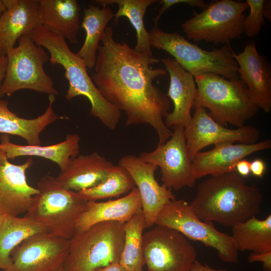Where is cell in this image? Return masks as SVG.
I'll list each match as a JSON object with an SVG mask.
<instances>
[{
  "instance_id": "6da1fadb",
  "label": "cell",
  "mask_w": 271,
  "mask_h": 271,
  "mask_svg": "<svg viewBox=\"0 0 271 271\" xmlns=\"http://www.w3.org/2000/svg\"><path fill=\"white\" fill-rule=\"evenodd\" d=\"M159 61L137 52L124 42L116 41L111 27L108 26L98 49L91 79L108 101L125 112L126 125L150 124L161 144L173 131L163 119L169 113V97L154 84L155 79L167 72L150 66Z\"/></svg>"
},
{
  "instance_id": "7a4b0ae2",
  "label": "cell",
  "mask_w": 271,
  "mask_h": 271,
  "mask_svg": "<svg viewBox=\"0 0 271 271\" xmlns=\"http://www.w3.org/2000/svg\"><path fill=\"white\" fill-rule=\"evenodd\" d=\"M262 200L259 187L247 184L244 177L232 172L211 176L201 182L189 204L201 220L232 227L256 216Z\"/></svg>"
},
{
  "instance_id": "3957f363",
  "label": "cell",
  "mask_w": 271,
  "mask_h": 271,
  "mask_svg": "<svg viewBox=\"0 0 271 271\" xmlns=\"http://www.w3.org/2000/svg\"><path fill=\"white\" fill-rule=\"evenodd\" d=\"M29 36L36 45L49 52L51 64L60 65L64 69L65 77L68 81L66 99L71 100L78 96L86 97L91 104L90 114L107 128L114 130L119 122L121 111L102 96L88 75L84 62L71 51L65 38L42 25Z\"/></svg>"
},
{
  "instance_id": "277c9868",
  "label": "cell",
  "mask_w": 271,
  "mask_h": 271,
  "mask_svg": "<svg viewBox=\"0 0 271 271\" xmlns=\"http://www.w3.org/2000/svg\"><path fill=\"white\" fill-rule=\"evenodd\" d=\"M194 79L197 93L193 108L198 106L208 109L209 115L222 125L229 123L242 127L259 109L240 79L228 80L206 73L195 76Z\"/></svg>"
},
{
  "instance_id": "5b68a950",
  "label": "cell",
  "mask_w": 271,
  "mask_h": 271,
  "mask_svg": "<svg viewBox=\"0 0 271 271\" xmlns=\"http://www.w3.org/2000/svg\"><path fill=\"white\" fill-rule=\"evenodd\" d=\"M37 185L40 192L34 197L25 216L45 226L49 233L70 239L88 201L50 175L42 177Z\"/></svg>"
},
{
  "instance_id": "8992f818",
  "label": "cell",
  "mask_w": 271,
  "mask_h": 271,
  "mask_svg": "<svg viewBox=\"0 0 271 271\" xmlns=\"http://www.w3.org/2000/svg\"><path fill=\"white\" fill-rule=\"evenodd\" d=\"M124 224L115 221L96 223L76 231L69 239L64 263L69 271H93L119 263L124 240Z\"/></svg>"
},
{
  "instance_id": "52a82bcc",
  "label": "cell",
  "mask_w": 271,
  "mask_h": 271,
  "mask_svg": "<svg viewBox=\"0 0 271 271\" xmlns=\"http://www.w3.org/2000/svg\"><path fill=\"white\" fill-rule=\"evenodd\" d=\"M151 47L164 50L194 77L213 73L228 80L238 79V65L229 45L207 51L192 43L178 32L167 33L158 26L149 32Z\"/></svg>"
},
{
  "instance_id": "ba28073f",
  "label": "cell",
  "mask_w": 271,
  "mask_h": 271,
  "mask_svg": "<svg viewBox=\"0 0 271 271\" xmlns=\"http://www.w3.org/2000/svg\"><path fill=\"white\" fill-rule=\"evenodd\" d=\"M18 42V46L6 55L7 65L0 89V98L25 89L48 96L59 95L52 79L44 69V64L49 58L43 47L36 45L29 34L20 37Z\"/></svg>"
},
{
  "instance_id": "9c48e42d",
  "label": "cell",
  "mask_w": 271,
  "mask_h": 271,
  "mask_svg": "<svg viewBox=\"0 0 271 271\" xmlns=\"http://www.w3.org/2000/svg\"><path fill=\"white\" fill-rule=\"evenodd\" d=\"M246 2L220 0L212 2L200 13H195L181 24L187 37L194 42L229 45L241 37Z\"/></svg>"
},
{
  "instance_id": "30bf717a",
  "label": "cell",
  "mask_w": 271,
  "mask_h": 271,
  "mask_svg": "<svg viewBox=\"0 0 271 271\" xmlns=\"http://www.w3.org/2000/svg\"><path fill=\"white\" fill-rule=\"evenodd\" d=\"M155 224L172 228L187 239L199 241L215 249L223 262L238 261V251L231 236L217 230L212 222L204 221L198 218L189 203L183 199H174L165 204L158 215Z\"/></svg>"
},
{
  "instance_id": "8fae6325",
  "label": "cell",
  "mask_w": 271,
  "mask_h": 271,
  "mask_svg": "<svg viewBox=\"0 0 271 271\" xmlns=\"http://www.w3.org/2000/svg\"><path fill=\"white\" fill-rule=\"evenodd\" d=\"M143 251L148 271H191L197 257L185 236L158 225L143 233Z\"/></svg>"
},
{
  "instance_id": "7c38bea8",
  "label": "cell",
  "mask_w": 271,
  "mask_h": 271,
  "mask_svg": "<svg viewBox=\"0 0 271 271\" xmlns=\"http://www.w3.org/2000/svg\"><path fill=\"white\" fill-rule=\"evenodd\" d=\"M172 128V135L166 142L158 144L153 151L143 152L139 157L160 168L163 185L167 188L179 190L193 187L197 179L187 148L184 128Z\"/></svg>"
},
{
  "instance_id": "4fadbf2b",
  "label": "cell",
  "mask_w": 271,
  "mask_h": 271,
  "mask_svg": "<svg viewBox=\"0 0 271 271\" xmlns=\"http://www.w3.org/2000/svg\"><path fill=\"white\" fill-rule=\"evenodd\" d=\"M69 248L68 239L47 232L34 234L12 251L9 271H54L64 263Z\"/></svg>"
},
{
  "instance_id": "5bb4252c",
  "label": "cell",
  "mask_w": 271,
  "mask_h": 271,
  "mask_svg": "<svg viewBox=\"0 0 271 271\" xmlns=\"http://www.w3.org/2000/svg\"><path fill=\"white\" fill-rule=\"evenodd\" d=\"M194 108V115L184 128L187 148L192 161L208 146L224 142L251 144L257 143L259 138V131L254 126L248 125L230 129L215 121L205 108L198 106Z\"/></svg>"
},
{
  "instance_id": "9a60e30c",
  "label": "cell",
  "mask_w": 271,
  "mask_h": 271,
  "mask_svg": "<svg viewBox=\"0 0 271 271\" xmlns=\"http://www.w3.org/2000/svg\"><path fill=\"white\" fill-rule=\"evenodd\" d=\"M119 164L128 171L139 190L145 228L152 227L164 205L176 199L174 194L171 189L160 185L156 180L155 174L158 167L156 165L132 155L122 157Z\"/></svg>"
},
{
  "instance_id": "2e32d148",
  "label": "cell",
  "mask_w": 271,
  "mask_h": 271,
  "mask_svg": "<svg viewBox=\"0 0 271 271\" xmlns=\"http://www.w3.org/2000/svg\"><path fill=\"white\" fill-rule=\"evenodd\" d=\"M33 164L32 158L15 165L9 161L0 147V213L19 216L27 212L40 191L27 182L26 172Z\"/></svg>"
},
{
  "instance_id": "e0dca14e",
  "label": "cell",
  "mask_w": 271,
  "mask_h": 271,
  "mask_svg": "<svg viewBox=\"0 0 271 271\" xmlns=\"http://www.w3.org/2000/svg\"><path fill=\"white\" fill-rule=\"evenodd\" d=\"M238 65L240 80L245 84L247 92L258 108L266 113L271 110V70L269 63L260 55L252 39L243 50L233 53Z\"/></svg>"
},
{
  "instance_id": "ac0fdd59",
  "label": "cell",
  "mask_w": 271,
  "mask_h": 271,
  "mask_svg": "<svg viewBox=\"0 0 271 271\" xmlns=\"http://www.w3.org/2000/svg\"><path fill=\"white\" fill-rule=\"evenodd\" d=\"M271 140L251 144L224 142L214 145L211 150L199 152L192 160L196 179L207 175L214 176L236 172L235 166L240 160L252 153L268 150Z\"/></svg>"
},
{
  "instance_id": "d6986e66",
  "label": "cell",
  "mask_w": 271,
  "mask_h": 271,
  "mask_svg": "<svg viewBox=\"0 0 271 271\" xmlns=\"http://www.w3.org/2000/svg\"><path fill=\"white\" fill-rule=\"evenodd\" d=\"M161 61L170 76L167 95L174 105L173 110L166 115L164 122L168 128L175 126L185 128L192 119L191 110L197 96L194 77L174 59L162 58Z\"/></svg>"
},
{
  "instance_id": "ffe728a7",
  "label": "cell",
  "mask_w": 271,
  "mask_h": 271,
  "mask_svg": "<svg viewBox=\"0 0 271 271\" xmlns=\"http://www.w3.org/2000/svg\"><path fill=\"white\" fill-rule=\"evenodd\" d=\"M0 17V53L7 55L17 41L41 25L38 0H4Z\"/></svg>"
},
{
  "instance_id": "44dd1931",
  "label": "cell",
  "mask_w": 271,
  "mask_h": 271,
  "mask_svg": "<svg viewBox=\"0 0 271 271\" xmlns=\"http://www.w3.org/2000/svg\"><path fill=\"white\" fill-rule=\"evenodd\" d=\"M112 164L97 152L71 157L66 170L56 178L66 189L78 192L105 180Z\"/></svg>"
},
{
  "instance_id": "7402d4cb",
  "label": "cell",
  "mask_w": 271,
  "mask_h": 271,
  "mask_svg": "<svg viewBox=\"0 0 271 271\" xmlns=\"http://www.w3.org/2000/svg\"><path fill=\"white\" fill-rule=\"evenodd\" d=\"M142 209L141 196L136 187L127 195L117 199L100 202L88 201L85 211L76 223V230L82 231L103 221L126 223Z\"/></svg>"
},
{
  "instance_id": "603a6c76",
  "label": "cell",
  "mask_w": 271,
  "mask_h": 271,
  "mask_svg": "<svg viewBox=\"0 0 271 271\" xmlns=\"http://www.w3.org/2000/svg\"><path fill=\"white\" fill-rule=\"evenodd\" d=\"M55 97L49 95V105L44 113L32 119L18 116L9 109L8 101L0 100V133L20 137L29 145L40 146V133L48 125L64 118L57 115L53 108Z\"/></svg>"
},
{
  "instance_id": "cb8c5ba5",
  "label": "cell",
  "mask_w": 271,
  "mask_h": 271,
  "mask_svg": "<svg viewBox=\"0 0 271 271\" xmlns=\"http://www.w3.org/2000/svg\"><path fill=\"white\" fill-rule=\"evenodd\" d=\"M41 25L62 35L71 43L77 42L80 6L76 0H38Z\"/></svg>"
},
{
  "instance_id": "d4e9b609",
  "label": "cell",
  "mask_w": 271,
  "mask_h": 271,
  "mask_svg": "<svg viewBox=\"0 0 271 271\" xmlns=\"http://www.w3.org/2000/svg\"><path fill=\"white\" fill-rule=\"evenodd\" d=\"M80 141L79 136L74 133L68 134L64 141L54 145H20L12 143L7 134H3L1 137L0 147L8 159L27 156L42 157L57 164L61 172H63L69 159L79 154Z\"/></svg>"
},
{
  "instance_id": "484cf974",
  "label": "cell",
  "mask_w": 271,
  "mask_h": 271,
  "mask_svg": "<svg viewBox=\"0 0 271 271\" xmlns=\"http://www.w3.org/2000/svg\"><path fill=\"white\" fill-rule=\"evenodd\" d=\"M49 232L44 225L27 216L6 215L0 224V268L9 271L14 249L29 236Z\"/></svg>"
},
{
  "instance_id": "4316f807",
  "label": "cell",
  "mask_w": 271,
  "mask_h": 271,
  "mask_svg": "<svg viewBox=\"0 0 271 271\" xmlns=\"http://www.w3.org/2000/svg\"><path fill=\"white\" fill-rule=\"evenodd\" d=\"M113 17L114 14L109 7L99 8L90 5L84 9L81 27L85 31V38L76 54L82 60L86 68L94 67L99 43L108 23Z\"/></svg>"
},
{
  "instance_id": "83f0119b",
  "label": "cell",
  "mask_w": 271,
  "mask_h": 271,
  "mask_svg": "<svg viewBox=\"0 0 271 271\" xmlns=\"http://www.w3.org/2000/svg\"><path fill=\"white\" fill-rule=\"evenodd\" d=\"M233 243L238 251L253 253L271 251V215L260 220L254 216L232 227Z\"/></svg>"
},
{
  "instance_id": "f1b7e54d",
  "label": "cell",
  "mask_w": 271,
  "mask_h": 271,
  "mask_svg": "<svg viewBox=\"0 0 271 271\" xmlns=\"http://www.w3.org/2000/svg\"><path fill=\"white\" fill-rule=\"evenodd\" d=\"M96 3L103 7L116 4L118 9L114 17L117 20L121 17H126L136 32L137 44L133 48L141 54L154 57L151 50L149 32L144 24V16L147 8L157 0H96Z\"/></svg>"
},
{
  "instance_id": "f546056e",
  "label": "cell",
  "mask_w": 271,
  "mask_h": 271,
  "mask_svg": "<svg viewBox=\"0 0 271 271\" xmlns=\"http://www.w3.org/2000/svg\"><path fill=\"white\" fill-rule=\"evenodd\" d=\"M145 220L142 209L124 224V240L119 263L126 271H143Z\"/></svg>"
},
{
  "instance_id": "4dcf8cb0",
  "label": "cell",
  "mask_w": 271,
  "mask_h": 271,
  "mask_svg": "<svg viewBox=\"0 0 271 271\" xmlns=\"http://www.w3.org/2000/svg\"><path fill=\"white\" fill-rule=\"evenodd\" d=\"M136 186L128 171L118 165L110 168L106 178L100 184L77 192L78 195L87 201L116 197L129 193Z\"/></svg>"
},
{
  "instance_id": "1f68e13d",
  "label": "cell",
  "mask_w": 271,
  "mask_h": 271,
  "mask_svg": "<svg viewBox=\"0 0 271 271\" xmlns=\"http://www.w3.org/2000/svg\"><path fill=\"white\" fill-rule=\"evenodd\" d=\"M265 0H246L249 13L245 16L243 23V33L248 37L259 33L264 25V8Z\"/></svg>"
},
{
  "instance_id": "d6a6232c",
  "label": "cell",
  "mask_w": 271,
  "mask_h": 271,
  "mask_svg": "<svg viewBox=\"0 0 271 271\" xmlns=\"http://www.w3.org/2000/svg\"><path fill=\"white\" fill-rule=\"evenodd\" d=\"M162 7L157 16L153 19L155 26H158V22L163 15L170 7L179 4H186L191 7H198L202 9L207 8L208 5L202 0H162L160 1Z\"/></svg>"
},
{
  "instance_id": "836d02e7",
  "label": "cell",
  "mask_w": 271,
  "mask_h": 271,
  "mask_svg": "<svg viewBox=\"0 0 271 271\" xmlns=\"http://www.w3.org/2000/svg\"><path fill=\"white\" fill-rule=\"evenodd\" d=\"M248 261L249 262H261L263 271H271V251L263 253L252 252L248 255Z\"/></svg>"
},
{
  "instance_id": "e575fe53",
  "label": "cell",
  "mask_w": 271,
  "mask_h": 271,
  "mask_svg": "<svg viewBox=\"0 0 271 271\" xmlns=\"http://www.w3.org/2000/svg\"><path fill=\"white\" fill-rule=\"evenodd\" d=\"M266 166L264 162L260 159H256L250 162V170L251 174L257 177L261 178L265 171Z\"/></svg>"
},
{
  "instance_id": "d590c367",
  "label": "cell",
  "mask_w": 271,
  "mask_h": 271,
  "mask_svg": "<svg viewBox=\"0 0 271 271\" xmlns=\"http://www.w3.org/2000/svg\"><path fill=\"white\" fill-rule=\"evenodd\" d=\"M250 162L244 159L240 160L236 164V172L243 177L248 176L250 173Z\"/></svg>"
},
{
  "instance_id": "8d00e7d4",
  "label": "cell",
  "mask_w": 271,
  "mask_h": 271,
  "mask_svg": "<svg viewBox=\"0 0 271 271\" xmlns=\"http://www.w3.org/2000/svg\"><path fill=\"white\" fill-rule=\"evenodd\" d=\"M191 271H229L226 269H215L207 264H202L197 259L192 265Z\"/></svg>"
},
{
  "instance_id": "74e56055",
  "label": "cell",
  "mask_w": 271,
  "mask_h": 271,
  "mask_svg": "<svg viewBox=\"0 0 271 271\" xmlns=\"http://www.w3.org/2000/svg\"><path fill=\"white\" fill-rule=\"evenodd\" d=\"M7 65V56L0 53V89L5 77Z\"/></svg>"
},
{
  "instance_id": "f35d334b",
  "label": "cell",
  "mask_w": 271,
  "mask_h": 271,
  "mask_svg": "<svg viewBox=\"0 0 271 271\" xmlns=\"http://www.w3.org/2000/svg\"><path fill=\"white\" fill-rule=\"evenodd\" d=\"M93 271H126L119 263H114L108 265L98 268Z\"/></svg>"
},
{
  "instance_id": "ab89813d",
  "label": "cell",
  "mask_w": 271,
  "mask_h": 271,
  "mask_svg": "<svg viewBox=\"0 0 271 271\" xmlns=\"http://www.w3.org/2000/svg\"><path fill=\"white\" fill-rule=\"evenodd\" d=\"M271 1H265L264 8V18L267 19L268 21H271Z\"/></svg>"
},
{
  "instance_id": "60d3db41",
  "label": "cell",
  "mask_w": 271,
  "mask_h": 271,
  "mask_svg": "<svg viewBox=\"0 0 271 271\" xmlns=\"http://www.w3.org/2000/svg\"><path fill=\"white\" fill-rule=\"evenodd\" d=\"M6 10V6L4 0H0V17Z\"/></svg>"
},
{
  "instance_id": "b9f144b4",
  "label": "cell",
  "mask_w": 271,
  "mask_h": 271,
  "mask_svg": "<svg viewBox=\"0 0 271 271\" xmlns=\"http://www.w3.org/2000/svg\"><path fill=\"white\" fill-rule=\"evenodd\" d=\"M65 267L64 266V264L60 266L58 268L55 269L54 271H64Z\"/></svg>"
},
{
  "instance_id": "7bdbcfd3",
  "label": "cell",
  "mask_w": 271,
  "mask_h": 271,
  "mask_svg": "<svg viewBox=\"0 0 271 271\" xmlns=\"http://www.w3.org/2000/svg\"><path fill=\"white\" fill-rule=\"evenodd\" d=\"M6 215H3L0 213V224H1L3 219L4 218Z\"/></svg>"
},
{
  "instance_id": "ee69618b",
  "label": "cell",
  "mask_w": 271,
  "mask_h": 271,
  "mask_svg": "<svg viewBox=\"0 0 271 271\" xmlns=\"http://www.w3.org/2000/svg\"><path fill=\"white\" fill-rule=\"evenodd\" d=\"M64 271H69V270H66V269H65V270H64Z\"/></svg>"
}]
</instances>
